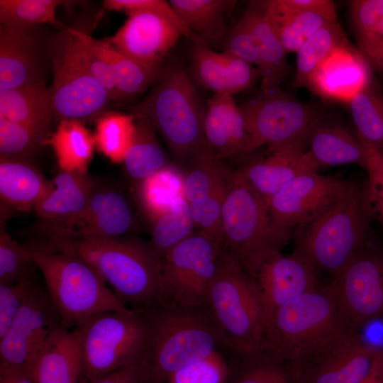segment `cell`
I'll use <instances>...</instances> for the list:
<instances>
[{
  "label": "cell",
  "mask_w": 383,
  "mask_h": 383,
  "mask_svg": "<svg viewBox=\"0 0 383 383\" xmlns=\"http://www.w3.org/2000/svg\"><path fill=\"white\" fill-rule=\"evenodd\" d=\"M42 242L71 252L93 267L116 296L131 309L157 303L162 258L150 243L135 238H55Z\"/></svg>",
  "instance_id": "cell-1"
},
{
  "label": "cell",
  "mask_w": 383,
  "mask_h": 383,
  "mask_svg": "<svg viewBox=\"0 0 383 383\" xmlns=\"http://www.w3.org/2000/svg\"><path fill=\"white\" fill-rule=\"evenodd\" d=\"M354 331L332 280L277 309L266 324L262 349L287 362Z\"/></svg>",
  "instance_id": "cell-2"
},
{
  "label": "cell",
  "mask_w": 383,
  "mask_h": 383,
  "mask_svg": "<svg viewBox=\"0 0 383 383\" xmlns=\"http://www.w3.org/2000/svg\"><path fill=\"white\" fill-rule=\"evenodd\" d=\"M148 329L144 361L155 383L225 347L207 307L186 309L156 303L141 310Z\"/></svg>",
  "instance_id": "cell-3"
},
{
  "label": "cell",
  "mask_w": 383,
  "mask_h": 383,
  "mask_svg": "<svg viewBox=\"0 0 383 383\" xmlns=\"http://www.w3.org/2000/svg\"><path fill=\"white\" fill-rule=\"evenodd\" d=\"M25 245L43 274L63 328H75L101 312L132 309L107 287L96 270L77 255L36 241Z\"/></svg>",
  "instance_id": "cell-4"
},
{
  "label": "cell",
  "mask_w": 383,
  "mask_h": 383,
  "mask_svg": "<svg viewBox=\"0 0 383 383\" xmlns=\"http://www.w3.org/2000/svg\"><path fill=\"white\" fill-rule=\"evenodd\" d=\"M206 107L187 72L170 66L162 72L147 96L132 108L158 132L182 165L206 147L204 118Z\"/></svg>",
  "instance_id": "cell-5"
},
{
  "label": "cell",
  "mask_w": 383,
  "mask_h": 383,
  "mask_svg": "<svg viewBox=\"0 0 383 383\" xmlns=\"http://www.w3.org/2000/svg\"><path fill=\"white\" fill-rule=\"evenodd\" d=\"M206 305L232 355L262 349L266 318L257 286L238 260L223 248Z\"/></svg>",
  "instance_id": "cell-6"
},
{
  "label": "cell",
  "mask_w": 383,
  "mask_h": 383,
  "mask_svg": "<svg viewBox=\"0 0 383 383\" xmlns=\"http://www.w3.org/2000/svg\"><path fill=\"white\" fill-rule=\"evenodd\" d=\"M370 219L362 189L352 183L327 211L294 231L292 253L333 279L367 247Z\"/></svg>",
  "instance_id": "cell-7"
},
{
  "label": "cell",
  "mask_w": 383,
  "mask_h": 383,
  "mask_svg": "<svg viewBox=\"0 0 383 383\" xmlns=\"http://www.w3.org/2000/svg\"><path fill=\"white\" fill-rule=\"evenodd\" d=\"M223 207V249L252 277L260 264L281 249L292 235L277 228L265 201L237 170L226 167Z\"/></svg>",
  "instance_id": "cell-8"
},
{
  "label": "cell",
  "mask_w": 383,
  "mask_h": 383,
  "mask_svg": "<svg viewBox=\"0 0 383 383\" xmlns=\"http://www.w3.org/2000/svg\"><path fill=\"white\" fill-rule=\"evenodd\" d=\"M75 328L80 334L79 382L94 381L145 357L148 329L139 311L101 312Z\"/></svg>",
  "instance_id": "cell-9"
},
{
  "label": "cell",
  "mask_w": 383,
  "mask_h": 383,
  "mask_svg": "<svg viewBox=\"0 0 383 383\" xmlns=\"http://www.w3.org/2000/svg\"><path fill=\"white\" fill-rule=\"evenodd\" d=\"M62 31L51 51L53 81L49 91L54 116L60 121L97 119L110 96L86 66L74 29Z\"/></svg>",
  "instance_id": "cell-10"
},
{
  "label": "cell",
  "mask_w": 383,
  "mask_h": 383,
  "mask_svg": "<svg viewBox=\"0 0 383 383\" xmlns=\"http://www.w3.org/2000/svg\"><path fill=\"white\" fill-rule=\"evenodd\" d=\"M223 247L195 233L162 258L157 303L174 307H207L206 296Z\"/></svg>",
  "instance_id": "cell-11"
},
{
  "label": "cell",
  "mask_w": 383,
  "mask_h": 383,
  "mask_svg": "<svg viewBox=\"0 0 383 383\" xmlns=\"http://www.w3.org/2000/svg\"><path fill=\"white\" fill-rule=\"evenodd\" d=\"M240 107L250 138V152L263 145H306L310 129L323 113L279 89L262 91Z\"/></svg>",
  "instance_id": "cell-12"
},
{
  "label": "cell",
  "mask_w": 383,
  "mask_h": 383,
  "mask_svg": "<svg viewBox=\"0 0 383 383\" xmlns=\"http://www.w3.org/2000/svg\"><path fill=\"white\" fill-rule=\"evenodd\" d=\"M379 348L354 331L285 363L292 383H358Z\"/></svg>",
  "instance_id": "cell-13"
},
{
  "label": "cell",
  "mask_w": 383,
  "mask_h": 383,
  "mask_svg": "<svg viewBox=\"0 0 383 383\" xmlns=\"http://www.w3.org/2000/svg\"><path fill=\"white\" fill-rule=\"evenodd\" d=\"M61 326L60 317L47 289L35 285L0 338V367L19 370L30 377L37 356Z\"/></svg>",
  "instance_id": "cell-14"
},
{
  "label": "cell",
  "mask_w": 383,
  "mask_h": 383,
  "mask_svg": "<svg viewBox=\"0 0 383 383\" xmlns=\"http://www.w3.org/2000/svg\"><path fill=\"white\" fill-rule=\"evenodd\" d=\"M351 182L318 172L305 173L281 188L267 201L272 221L291 233L327 211L346 192Z\"/></svg>",
  "instance_id": "cell-15"
},
{
  "label": "cell",
  "mask_w": 383,
  "mask_h": 383,
  "mask_svg": "<svg viewBox=\"0 0 383 383\" xmlns=\"http://www.w3.org/2000/svg\"><path fill=\"white\" fill-rule=\"evenodd\" d=\"M95 179L87 172L60 170L50 180V188L33 209L38 219L40 240L68 238L85 215Z\"/></svg>",
  "instance_id": "cell-16"
},
{
  "label": "cell",
  "mask_w": 383,
  "mask_h": 383,
  "mask_svg": "<svg viewBox=\"0 0 383 383\" xmlns=\"http://www.w3.org/2000/svg\"><path fill=\"white\" fill-rule=\"evenodd\" d=\"M332 280L357 330L373 321L383 320V253L365 247Z\"/></svg>",
  "instance_id": "cell-17"
},
{
  "label": "cell",
  "mask_w": 383,
  "mask_h": 383,
  "mask_svg": "<svg viewBox=\"0 0 383 383\" xmlns=\"http://www.w3.org/2000/svg\"><path fill=\"white\" fill-rule=\"evenodd\" d=\"M183 34L164 16L151 11L136 12L116 33L107 38L120 52L150 68H161V62Z\"/></svg>",
  "instance_id": "cell-18"
},
{
  "label": "cell",
  "mask_w": 383,
  "mask_h": 383,
  "mask_svg": "<svg viewBox=\"0 0 383 383\" xmlns=\"http://www.w3.org/2000/svg\"><path fill=\"white\" fill-rule=\"evenodd\" d=\"M318 277L317 270L294 253L286 256L279 251L267 257L252 276L262 299L266 324L279 306L316 289L320 284Z\"/></svg>",
  "instance_id": "cell-19"
},
{
  "label": "cell",
  "mask_w": 383,
  "mask_h": 383,
  "mask_svg": "<svg viewBox=\"0 0 383 383\" xmlns=\"http://www.w3.org/2000/svg\"><path fill=\"white\" fill-rule=\"evenodd\" d=\"M318 170L305 145L289 144L267 147L265 154L247 160L237 171L267 203L294 178Z\"/></svg>",
  "instance_id": "cell-20"
},
{
  "label": "cell",
  "mask_w": 383,
  "mask_h": 383,
  "mask_svg": "<svg viewBox=\"0 0 383 383\" xmlns=\"http://www.w3.org/2000/svg\"><path fill=\"white\" fill-rule=\"evenodd\" d=\"M372 71L360 51L348 43L318 65L306 88L323 99L348 104L373 78Z\"/></svg>",
  "instance_id": "cell-21"
},
{
  "label": "cell",
  "mask_w": 383,
  "mask_h": 383,
  "mask_svg": "<svg viewBox=\"0 0 383 383\" xmlns=\"http://www.w3.org/2000/svg\"><path fill=\"white\" fill-rule=\"evenodd\" d=\"M136 226V215L126 194L116 185L95 179L82 221L68 238H114Z\"/></svg>",
  "instance_id": "cell-22"
},
{
  "label": "cell",
  "mask_w": 383,
  "mask_h": 383,
  "mask_svg": "<svg viewBox=\"0 0 383 383\" xmlns=\"http://www.w3.org/2000/svg\"><path fill=\"white\" fill-rule=\"evenodd\" d=\"M206 147L219 159L250 152V138L240 106L233 95L213 94L204 118Z\"/></svg>",
  "instance_id": "cell-23"
},
{
  "label": "cell",
  "mask_w": 383,
  "mask_h": 383,
  "mask_svg": "<svg viewBox=\"0 0 383 383\" xmlns=\"http://www.w3.org/2000/svg\"><path fill=\"white\" fill-rule=\"evenodd\" d=\"M306 151L318 169L356 165L365 170L366 148L355 131L333 116L322 113L306 138Z\"/></svg>",
  "instance_id": "cell-24"
},
{
  "label": "cell",
  "mask_w": 383,
  "mask_h": 383,
  "mask_svg": "<svg viewBox=\"0 0 383 383\" xmlns=\"http://www.w3.org/2000/svg\"><path fill=\"white\" fill-rule=\"evenodd\" d=\"M194 79L213 94H234L250 88L260 78L257 69L226 51L195 45L191 55Z\"/></svg>",
  "instance_id": "cell-25"
},
{
  "label": "cell",
  "mask_w": 383,
  "mask_h": 383,
  "mask_svg": "<svg viewBox=\"0 0 383 383\" xmlns=\"http://www.w3.org/2000/svg\"><path fill=\"white\" fill-rule=\"evenodd\" d=\"M261 4L267 19L288 53L296 52L315 32L337 21L335 4L316 9H308L302 0H267Z\"/></svg>",
  "instance_id": "cell-26"
},
{
  "label": "cell",
  "mask_w": 383,
  "mask_h": 383,
  "mask_svg": "<svg viewBox=\"0 0 383 383\" xmlns=\"http://www.w3.org/2000/svg\"><path fill=\"white\" fill-rule=\"evenodd\" d=\"M32 28L1 23L0 91L41 81L38 43Z\"/></svg>",
  "instance_id": "cell-27"
},
{
  "label": "cell",
  "mask_w": 383,
  "mask_h": 383,
  "mask_svg": "<svg viewBox=\"0 0 383 383\" xmlns=\"http://www.w3.org/2000/svg\"><path fill=\"white\" fill-rule=\"evenodd\" d=\"M80 334L61 326L48 339L33 364V383H79L81 374Z\"/></svg>",
  "instance_id": "cell-28"
},
{
  "label": "cell",
  "mask_w": 383,
  "mask_h": 383,
  "mask_svg": "<svg viewBox=\"0 0 383 383\" xmlns=\"http://www.w3.org/2000/svg\"><path fill=\"white\" fill-rule=\"evenodd\" d=\"M245 11L250 18L255 39L262 91L269 92L279 89L289 72L288 52L267 19L261 1L248 2Z\"/></svg>",
  "instance_id": "cell-29"
},
{
  "label": "cell",
  "mask_w": 383,
  "mask_h": 383,
  "mask_svg": "<svg viewBox=\"0 0 383 383\" xmlns=\"http://www.w3.org/2000/svg\"><path fill=\"white\" fill-rule=\"evenodd\" d=\"M0 116L26 126L46 142L54 116L49 89L43 81L0 91Z\"/></svg>",
  "instance_id": "cell-30"
},
{
  "label": "cell",
  "mask_w": 383,
  "mask_h": 383,
  "mask_svg": "<svg viewBox=\"0 0 383 383\" xmlns=\"http://www.w3.org/2000/svg\"><path fill=\"white\" fill-rule=\"evenodd\" d=\"M49 188L50 180L30 162L0 158L1 206L33 211Z\"/></svg>",
  "instance_id": "cell-31"
},
{
  "label": "cell",
  "mask_w": 383,
  "mask_h": 383,
  "mask_svg": "<svg viewBox=\"0 0 383 383\" xmlns=\"http://www.w3.org/2000/svg\"><path fill=\"white\" fill-rule=\"evenodd\" d=\"M188 29L209 46L223 43L229 33L227 18L237 4L233 0H170Z\"/></svg>",
  "instance_id": "cell-32"
},
{
  "label": "cell",
  "mask_w": 383,
  "mask_h": 383,
  "mask_svg": "<svg viewBox=\"0 0 383 383\" xmlns=\"http://www.w3.org/2000/svg\"><path fill=\"white\" fill-rule=\"evenodd\" d=\"M46 144L52 147L60 170L85 173L93 157L94 135L81 121L63 119Z\"/></svg>",
  "instance_id": "cell-33"
},
{
  "label": "cell",
  "mask_w": 383,
  "mask_h": 383,
  "mask_svg": "<svg viewBox=\"0 0 383 383\" xmlns=\"http://www.w3.org/2000/svg\"><path fill=\"white\" fill-rule=\"evenodd\" d=\"M133 115L135 117V134L122 162L133 186L170 165L155 130L145 118Z\"/></svg>",
  "instance_id": "cell-34"
},
{
  "label": "cell",
  "mask_w": 383,
  "mask_h": 383,
  "mask_svg": "<svg viewBox=\"0 0 383 383\" xmlns=\"http://www.w3.org/2000/svg\"><path fill=\"white\" fill-rule=\"evenodd\" d=\"M183 181L184 174L170 164L133 186L138 209L151 225L170 209L177 197L184 196Z\"/></svg>",
  "instance_id": "cell-35"
},
{
  "label": "cell",
  "mask_w": 383,
  "mask_h": 383,
  "mask_svg": "<svg viewBox=\"0 0 383 383\" xmlns=\"http://www.w3.org/2000/svg\"><path fill=\"white\" fill-rule=\"evenodd\" d=\"M357 135L361 141L383 151V94L374 79L348 103Z\"/></svg>",
  "instance_id": "cell-36"
},
{
  "label": "cell",
  "mask_w": 383,
  "mask_h": 383,
  "mask_svg": "<svg viewBox=\"0 0 383 383\" xmlns=\"http://www.w3.org/2000/svg\"><path fill=\"white\" fill-rule=\"evenodd\" d=\"M348 4L357 49L372 68L383 49V0H352Z\"/></svg>",
  "instance_id": "cell-37"
},
{
  "label": "cell",
  "mask_w": 383,
  "mask_h": 383,
  "mask_svg": "<svg viewBox=\"0 0 383 383\" xmlns=\"http://www.w3.org/2000/svg\"><path fill=\"white\" fill-rule=\"evenodd\" d=\"M349 43L338 20L328 23L309 37L296 52L294 87H306L318 65L337 48Z\"/></svg>",
  "instance_id": "cell-38"
},
{
  "label": "cell",
  "mask_w": 383,
  "mask_h": 383,
  "mask_svg": "<svg viewBox=\"0 0 383 383\" xmlns=\"http://www.w3.org/2000/svg\"><path fill=\"white\" fill-rule=\"evenodd\" d=\"M227 383H292L284 361L264 349L243 355H232Z\"/></svg>",
  "instance_id": "cell-39"
},
{
  "label": "cell",
  "mask_w": 383,
  "mask_h": 383,
  "mask_svg": "<svg viewBox=\"0 0 383 383\" xmlns=\"http://www.w3.org/2000/svg\"><path fill=\"white\" fill-rule=\"evenodd\" d=\"M184 172V196L189 204L205 200L225 181L226 167L206 147L186 165Z\"/></svg>",
  "instance_id": "cell-40"
},
{
  "label": "cell",
  "mask_w": 383,
  "mask_h": 383,
  "mask_svg": "<svg viewBox=\"0 0 383 383\" xmlns=\"http://www.w3.org/2000/svg\"><path fill=\"white\" fill-rule=\"evenodd\" d=\"M136 131L133 113L104 112L96 119V145L112 162L122 163Z\"/></svg>",
  "instance_id": "cell-41"
},
{
  "label": "cell",
  "mask_w": 383,
  "mask_h": 383,
  "mask_svg": "<svg viewBox=\"0 0 383 383\" xmlns=\"http://www.w3.org/2000/svg\"><path fill=\"white\" fill-rule=\"evenodd\" d=\"M104 43L115 74L114 101L134 98L156 82L162 72V68L145 67L120 52L107 39L104 40Z\"/></svg>",
  "instance_id": "cell-42"
},
{
  "label": "cell",
  "mask_w": 383,
  "mask_h": 383,
  "mask_svg": "<svg viewBox=\"0 0 383 383\" xmlns=\"http://www.w3.org/2000/svg\"><path fill=\"white\" fill-rule=\"evenodd\" d=\"M194 230L189 204L184 196H178L170 209L152 224L150 244L163 258L174 247L194 234Z\"/></svg>",
  "instance_id": "cell-43"
},
{
  "label": "cell",
  "mask_w": 383,
  "mask_h": 383,
  "mask_svg": "<svg viewBox=\"0 0 383 383\" xmlns=\"http://www.w3.org/2000/svg\"><path fill=\"white\" fill-rule=\"evenodd\" d=\"M72 1L60 0H0V22L33 28L50 23L63 29L66 26L55 17L57 8Z\"/></svg>",
  "instance_id": "cell-44"
},
{
  "label": "cell",
  "mask_w": 383,
  "mask_h": 383,
  "mask_svg": "<svg viewBox=\"0 0 383 383\" xmlns=\"http://www.w3.org/2000/svg\"><path fill=\"white\" fill-rule=\"evenodd\" d=\"M11 213L1 208L0 284L11 285L30 277L36 266L25 244L15 240L6 231V222Z\"/></svg>",
  "instance_id": "cell-45"
},
{
  "label": "cell",
  "mask_w": 383,
  "mask_h": 383,
  "mask_svg": "<svg viewBox=\"0 0 383 383\" xmlns=\"http://www.w3.org/2000/svg\"><path fill=\"white\" fill-rule=\"evenodd\" d=\"M46 140L33 129L0 116V158L30 162Z\"/></svg>",
  "instance_id": "cell-46"
},
{
  "label": "cell",
  "mask_w": 383,
  "mask_h": 383,
  "mask_svg": "<svg viewBox=\"0 0 383 383\" xmlns=\"http://www.w3.org/2000/svg\"><path fill=\"white\" fill-rule=\"evenodd\" d=\"M226 182L221 184L203 201L189 204L194 229L221 247L223 245L222 213Z\"/></svg>",
  "instance_id": "cell-47"
},
{
  "label": "cell",
  "mask_w": 383,
  "mask_h": 383,
  "mask_svg": "<svg viewBox=\"0 0 383 383\" xmlns=\"http://www.w3.org/2000/svg\"><path fill=\"white\" fill-rule=\"evenodd\" d=\"M79 40L80 50L91 74L107 91L114 101L116 79L112 62L105 47L104 40H98L87 33L74 29Z\"/></svg>",
  "instance_id": "cell-48"
},
{
  "label": "cell",
  "mask_w": 383,
  "mask_h": 383,
  "mask_svg": "<svg viewBox=\"0 0 383 383\" xmlns=\"http://www.w3.org/2000/svg\"><path fill=\"white\" fill-rule=\"evenodd\" d=\"M229 361L221 351L172 374L166 383H227Z\"/></svg>",
  "instance_id": "cell-49"
},
{
  "label": "cell",
  "mask_w": 383,
  "mask_h": 383,
  "mask_svg": "<svg viewBox=\"0 0 383 383\" xmlns=\"http://www.w3.org/2000/svg\"><path fill=\"white\" fill-rule=\"evenodd\" d=\"M364 145L367 181L362 188L363 200L370 217L383 225V151Z\"/></svg>",
  "instance_id": "cell-50"
},
{
  "label": "cell",
  "mask_w": 383,
  "mask_h": 383,
  "mask_svg": "<svg viewBox=\"0 0 383 383\" xmlns=\"http://www.w3.org/2000/svg\"><path fill=\"white\" fill-rule=\"evenodd\" d=\"M104 9L109 11H123L128 16L136 12L151 11L160 13L172 21L195 45H203L201 42L188 29L178 16L169 1L165 0H105Z\"/></svg>",
  "instance_id": "cell-51"
},
{
  "label": "cell",
  "mask_w": 383,
  "mask_h": 383,
  "mask_svg": "<svg viewBox=\"0 0 383 383\" xmlns=\"http://www.w3.org/2000/svg\"><path fill=\"white\" fill-rule=\"evenodd\" d=\"M35 286L30 277L11 285L0 284V338L10 328Z\"/></svg>",
  "instance_id": "cell-52"
},
{
  "label": "cell",
  "mask_w": 383,
  "mask_h": 383,
  "mask_svg": "<svg viewBox=\"0 0 383 383\" xmlns=\"http://www.w3.org/2000/svg\"><path fill=\"white\" fill-rule=\"evenodd\" d=\"M223 51L252 65H259L255 39L248 12L245 10L237 23L229 30L224 42Z\"/></svg>",
  "instance_id": "cell-53"
},
{
  "label": "cell",
  "mask_w": 383,
  "mask_h": 383,
  "mask_svg": "<svg viewBox=\"0 0 383 383\" xmlns=\"http://www.w3.org/2000/svg\"><path fill=\"white\" fill-rule=\"evenodd\" d=\"M79 383H155L149 368L144 360L120 368L91 382Z\"/></svg>",
  "instance_id": "cell-54"
},
{
  "label": "cell",
  "mask_w": 383,
  "mask_h": 383,
  "mask_svg": "<svg viewBox=\"0 0 383 383\" xmlns=\"http://www.w3.org/2000/svg\"><path fill=\"white\" fill-rule=\"evenodd\" d=\"M358 383H383V346H379L370 370Z\"/></svg>",
  "instance_id": "cell-55"
},
{
  "label": "cell",
  "mask_w": 383,
  "mask_h": 383,
  "mask_svg": "<svg viewBox=\"0 0 383 383\" xmlns=\"http://www.w3.org/2000/svg\"><path fill=\"white\" fill-rule=\"evenodd\" d=\"M0 376L9 383H33L31 378L25 373L7 367H0Z\"/></svg>",
  "instance_id": "cell-56"
},
{
  "label": "cell",
  "mask_w": 383,
  "mask_h": 383,
  "mask_svg": "<svg viewBox=\"0 0 383 383\" xmlns=\"http://www.w3.org/2000/svg\"><path fill=\"white\" fill-rule=\"evenodd\" d=\"M373 70H377L383 73V49L379 57L372 66Z\"/></svg>",
  "instance_id": "cell-57"
},
{
  "label": "cell",
  "mask_w": 383,
  "mask_h": 383,
  "mask_svg": "<svg viewBox=\"0 0 383 383\" xmlns=\"http://www.w3.org/2000/svg\"><path fill=\"white\" fill-rule=\"evenodd\" d=\"M0 383H9L5 378H4L2 376H0Z\"/></svg>",
  "instance_id": "cell-58"
}]
</instances>
